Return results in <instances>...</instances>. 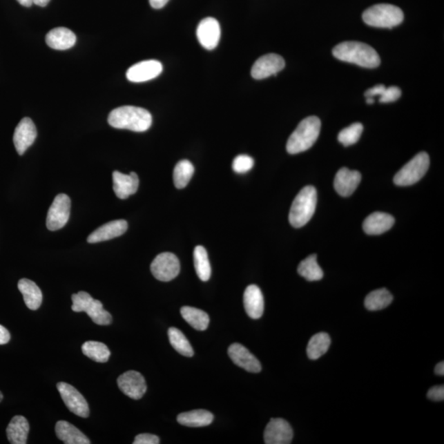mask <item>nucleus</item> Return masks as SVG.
<instances>
[{"instance_id": "bb28decb", "label": "nucleus", "mask_w": 444, "mask_h": 444, "mask_svg": "<svg viewBox=\"0 0 444 444\" xmlns=\"http://www.w3.org/2000/svg\"><path fill=\"white\" fill-rule=\"evenodd\" d=\"M214 416L212 413L206 409H195V411L180 414L177 421L180 425L187 427H205L213 423Z\"/></svg>"}, {"instance_id": "393cba45", "label": "nucleus", "mask_w": 444, "mask_h": 444, "mask_svg": "<svg viewBox=\"0 0 444 444\" xmlns=\"http://www.w3.org/2000/svg\"><path fill=\"white\" fill-rule=\"evenodd\" d=\"M30 425L23 416H16L8 424L6 429L8 441L12 444H26L28 441Z\"/></svg>"}, {"instance_id": "f03ea898", "label": "nucleus", "mask_w": 444, "mask_h": 444, "mask_svg": "<svg viewBox=\"0 0 444 444\" xmlns=\"http://www.w3.org/2000/svg\"><path fill=\"white\" fill-rule=\"evenodd\" d=\"M333 54L335 58L357 64V66L374 68L380 64V58L377 51L365 43L345 41L334 47Z\"/></svg>"}, {"instance_id": "a18cd8bd", "label": "nucleus", "mask_w": 444, "mask_h": 444, "mask_svg": "<svg viewBox=\"0 0 444 444\" xmlns=\"http://www.w3.org/2000/svg\"><path fill=\"white\" fill-rule=\"evenodd\" d=\"M50 0H33V3L37 6L46 7L50 3Z\"/></svg>"}, {"instance_id": "0eeeda50", "label": "nucleus", "mask_w": 444, "mask_h": 444, "mask_svg": "<svg viewBox=\"0 0 444 444\" xmlns=\"http://www.w3.org/2000/svg\"><path fill=\"white\" fill-rule=\"evenodd\" d=\"M429 167V157L426 153H420L407 162L394 176V184L398 186H409L424 177Z\"/></svg>"}, {"instance_id": "c756f323", "label": "nucleus", "mask_w": 444, "mask_h": 444, "mask_svg": "<svg viewBox=\"0 0 444 444\" xmlns=\"http://www.w3.org/2000/svg\"><path fill=\"white\" fill-rule=\"evenodd\" d=\"M331 345L329 335L320 333L313 336L307 347V355L310 360H316L326 354Z\"/></svg>"}, {"instance_id": "e433bc0d", "label": "nucleus", "mask_w": 444, "mask_h": 444, "mask_svg": "<svg viewBox=\"0 0 444 444\" xmlns=\"http://www.w3.org/2000/svg\"><path fill=\"white\" fill-rule=\"evenodd\" d=\"M253 166V159L248 156V155H239L232 163L233 171L238 174L247 173V172L252 169Z\"/></svg>"}, {"instance_id": "aec40b11", "label": "nucleus", "mask_w": 444, "mask_h": 444, "mask_svg": "<svg viewBox=\"0 0 444 444\" xmlns=\"http://www.w3.org/2000/svg\"><path fill=\"white\" fill-rule=\"evenodd\" d=\"M245 311L253 320H258L264 311V299L260 288L256 284H250L244 293Z\"/></svg>"}, {"instance_id": "f704fd0d", "label": "nucleus", "mask_w": 444, "mask_h": 444, "mask_svg": "<svg viewBox=\"0 0 444 444\" xmlns=\"http://www.w3.org/2000/svg\"><path fill=\"white\" fill-rule=\"evenodd\" d=\"M195 174V166L188 160H182L175 166L173 174L175 186L179 189L187 186Z\"/></svg>"}, {"instance_id": "de8ad7c7", "label": "nucleus", "mask_w": 444, "mask_h": 444, "mask_svg": "<svg viewBox=\"0 0 444 444\" xmlns=\"http://www.w3.org/2000/svg\"><path fill=\"white\" fill-rule=\"evenodd\" d=\"M3 398V396L1 392H0V403L2 402V400Z\"/></svg>"}, {"instance_id": "2f4dec72", "label": "nucleus", "mask_w": 444, "mask_h": 444, "mask_svg": "<svg viewBox=\"0 0 444 444\" xmlns=\"http://www.w3.org/2000/svg\"><path fill=\"white\" fill-rule=\"evenodd\" d=\"M81 351L90 360L98 363H106L110 359V351L106 345L102 342L88 340L81 346Z\"/></svg>"}, {"instance_id": "7c9ffc66", "label": "nucleus", "mask_w": 444, "mask_h": 444, "mask_svg": "<svg viewBox=\"0 0 444 444\" xmlns=\"http://www.w3.org/2000/svg\"><path fill=\"white\" fill-rule=\"evenodd\" d=\"M298 273L309 282L320 281L323 278V271L317 262L316 254H312L300 262Z\"/></svg>"}, {"instance_id": "7ed1b4c3", "label": "nucleus", "mask_w": 444, "mask_h": 444, "mask_svg": "<svg viewBox=\"0 0 444 444\" xmlns=\"http://www.w3.org/2000/svg\"><path fill=\"white\" fill-rule=\"evenodd\" d=\"M320 129L321 122L316 116H309L303 119L289 137L287 153L294 155L309 150L316 144L320 136Z\"/></svg>"}, {"instance_id": "c9c22d12", "label": "nucleus", "mask_w": 444, "mask_h": 444, "mask_svg": "<svg viewBox=\"0 0 444 444\" xmlns=\"http://www.w3.org/2000/svg\"><path fill=\"white\" fill-rule=\"evenodd\" d=\"M363 129V125L360 123L352 124L339 133L338 141L346 146L355 144L360 139Z\"/></svg>"}, {"instance_id": "2eb2a0df", "label": "nucleus", "mask_w": 444, "mask_h": 444, "mask_svg": "<svg viewBox=\"0 0 444 444\" xmlns=\"http://www.w3.org/2000/svg\"><path fill=\"white\" fill-rule=\"evenodd\" d=\"M37 137V128L32 119L26 117L21 119L16 127L14 135V144L17 152L19 155H23L34 144Z\"/></svg>"}, {"instance_id": "1a4fd4ad", "label": "nucleus", "mask_w": 444, "mask_h": 444, "mask_svg": "<svg viewBox=\"0 0 444 444\" xmlns=\"http://www.w3.org/2000/svg\"><path fill=\"white\" fill-rule=\"evenodd\" d=\"M70 197L64 193L56 196L47 214V228L51 231L62 229L70 219Z\"/></svg>"}, {"instance_id": "20e7f679", "label": "nucleus", "mask_w": 444, "mask_h": 444, "mask_svg": "<svg viewBox=\"0 0 444 444\" xmlns=\"http://www.w3.org/2000/svg\"><path fill=\"white\" fill-rule=\"evenodd\" d=\"M317 206V191L313 186L301 189L291 205L289 222L295 228L306 225L316 213Z\"/></svg>"}, {"instance_id": "79ce46f5", "label": "nucleus", "mask_w": 444, "mask_h": 444, "mask_svg": "<svg viewBox=\"0 0 444 444\" xmlns=\"http://www.w3.org/2000/svg\"><path fill=\"white\" fill-rule=\"evenodd\" d=\"M10 339L11 336L10 331L3 326L0 325V345L7 344L10 342Z\"/></svg>"}, {"instance_id": "cd10ccee", "label": "nucleus", "mask_w": 444, "mask_h": 444, "mask_svg": "<svg viewBox=\"0 0 444 444\" xmlns=\"http://www.w3.org/2000/svg\"><path fill=\"white\" fill-rule=\"evenodd\" d=\"M181 316L189 325L198 331H204L208 329L210 318L209 314L201 309L189 306H184L180 309Z\"/></svg>"}, {"instance_id": "a19ab883", "label": "nucleus", "mask_w": 444, "mask_h": 444, "mask_svg": "<svg viewBox=\"0 0 444 444\" xmlns=\"http://www.w3.org/2000/svg\"><path fill=\"white\" fill-rule=\"evenodd\" d=\"M385 86L383 84H379L374 86V88H369L366 90L365 93V98H373L374 99L376 97H380L383 90H385Z\"/></svg>"}, {"instance_id": "dca6fc26", "label": "nucleus", "mask_w": 444, "mask_h": 444, "mask_svg": "<svg viewBox=\"0 0 444 444\" xmlns=\"http://www.w3.org/2000/svg\"><path fill=\"white\" fill-rule=\"evenodd\" d=\"M197 37L202 46L206 50H213L221 38V27L217 19L206 18L200 21L197 28Z\"/></svg>"}, {"instance_id": "b1692460", "label": "nucleus", "mask_w": 444, "mask_h": 444, "mask_svg": "<svg viewBox=\"0 0 444 444\" xmlns=\"http://www.w3.org/2000/svg\"><path fill=\"white\" fill-rule=\"evenodd\" d=\"M55 433L60 441L66 444H90L86 435L75 425L66 421H59L55 425Z\"/></svg>"}, {"instance_id": "ddd939ff", "label": "nucleus", "mask_w": 444, "mask_h": 444, "mask_svg": "<svg viewBox=\"0 0 444 444\" xmlns=\"http://www.w3.org/2000/svg\"><path fill=\"white\" fill-rule=\"evenodd\" d=\"M163 70L162 64L157 60H145L129 68L126 77L132 83H144L156 79Z\"/></svg>"}, {"instance_id": "4468645a", "label": "nucleus", "mask_w": 444, "mask_h": 444, "mask_svg": "<svg viewBox=\"0 0 444 444\" xmlns=\"http://www.w3.org/2000/svg\"><path fill=\"white\" fill-rule=\"evenodd\" d=\"M293 438V430L287 421L271 419L266 426L264 443L267 444H289Z\"/></svg>"}, {"instance_id": "c03bdc74", "label": "nucleus", "mask_w": 444, "mask_h": 444, "mask_svg": "<svg viewBox=\"0 0 444 444\" xmlns=\"http://www.w3.org/2000/svg\"><path fill=\"white\" fill-rule=\"evenodd\" d=\"M435 374L438 375H441V376H443L444 375V363L443 362H441V363H438L436 365V367H435L434 369Z\"/></svg>"}, {"instance_id": "9d476101", "label": "nucleus", "mask_w": 444, "mask_h": 444, "mask_svg": "<svg viewBox=\"0 0 444 444\" xmlns=\"http://www.w3.org/2000/svg\"><path fill=\"white\" fill-rule=\"evenodd\" d=\"M57 389L63 402L72 413L83 418L89 416L90 409L88 402L75 387L68 383L60 382L57 385Z\"/></svg>"}, {"instance_id": "58836bf2", "label": "nucleus", "mask_w": 444, "mask_h": 444, "mask_svg": "<svg viewBox=\"0 0 444 444\" xmlns=\"http://www.w3.org/2000/svg\"><path fill=\"white\" fill-rule=\"evenodd\" d=\"M160 438L157 435L151 434H141L137 435L133 444H158Z\"/></svg>"}, {"instance_id": "a211bd4d", "label": "nucleus", "mask_w": 444, "mask_h": 444, "mask_svg": "<svg viewBox=\"0 0 444 444\" xmlns=\"http://www.w3.org/2000/svg\"><path fill=\"white\" fill-rule=\"evenodd\" d=\"M361 181L359 171H351L347 168H342L335 176L334 188L338 195L349 197L356 191Z\"/></svg>"}, {"instance_id": "f3484780", "label": "nucleus", "mask_w": 444, "mask_h": 444, "mask_svg": "<svg viewBox=\"0 0 444 444\" xmlns=\"http://www.w3.org/2000/svg\"><path fill=\"white\" fill-rule=\"evenodd\" d=\"M228 355L236 365L248 372L260 373L262 370L260 360L241 344H232L228 349Z\"/></svg>"}, {"instance_id": "c85d7f7f", "label": "nucleus", "mask_w": 444, "mask_h": 444, "mask_svg": "<svg viewBox=\"0 0 444 444\" xmlns=\"http://www.w3.org/2000/svg\"><path fill=\"white\" fill-rule=\"evenodd\" d=\"M392 300H394V296L387 289H378V290L370 292L366 296L365 305V308L370 311H377V310L387 308L391 305Z\"/></svg>"}, {"instance_id": "f8f14e48", "label": "nucleus", "mask_w": 444, "mask_h": 444, "mask_svg": "<svg viewBox=\"0 0 444 444\" xmlns=\"http://www.w3.org/2000/svg\"><path fill=\"white\" fill-rule=\"evenodd\" d=\"M284 68V60L278 55L269 54L262 56L254 63L251 75L253 79L261 80L276 75Z\"/></svg>"}, {"instance_id": "5701e85b", "label": "nucleus", "mask_w": 444, "mask_h": 444, "mask_svg": "<svg viewBox=\"0 0 444 444\" xmlns=\"http://www.w3.org/2000/svg\"><path fill=\"white\" fill-rule=\"evenodd\" d=\"M395 219L392 215L376 212L370 214L365 220L363 229L366 234L371 235H381L389 231L394 225Z\"/></svg>"}, {"instance_id": "9b49d317", "label": "nucleus", "mask_w": 444, "mask_h": 444, "mask_svg": "<svg viewBox=\"0 0 444 444\" xmlns=\"http://www.w3.org/2000/svg\"><path fill=\"white\" fill-rule=\"evenodd\" d=\"M120 391L133 400H139L146 392L145 378L139 372L131 370L118 378Z\"/></svg>"}, {"instance_id": "72a5a7b5", "label": "nucleus", "mask_w": 444, "mask_h": 444, "mask_svg": "<svg viewBox=\"0 0 444 444\" xmlns=\"http://www.w3.org/2000/svg\"><path fill=\"white\" fill-rule=\"evenodd\" d=\"M168 338H169L171 346L180 355L192 357L195 354L189 340L185 337L182 331L176 329V327H171L168 330Z\"/></svg>"}, {"instance_id": "f257e3e1", "label": "nucleus", "mask_w": 444, "mask_h": 444, "mask_svg": "<svg viewBox=\"0 0 444 444\" xmlns=\"http://www.w3.org/2000/svg\"><path fill=\"white\" fill-rule=\"evenodd\" d=\"M108 123L115 128L145 132L152 126L153 117L144 108L125 106L112 110Z\"/></svg>"}, {"instance_id": "6e6552de", "label": "nucleus", "mask_w": 444, "mask_h": 444, "mask_svg": "<svg viewBox=\"0 0 444 444\" xmlns=\"http://www.w3.org/2000/svg\"><path fill=\"white\" fill-rule=\"evenodd\" d=\"M151 271L154 278L161 282H170L180 273V264L177 257L172 253L159 254L151 264Z\"/></svg>"}, {"instance_id": "412c9836", "label": "nucleus", "mask_w": 444, "mask_h": 444, "mask_svg": "<svg viewBox=\"0 0 444 444\" xmlns=\"http://www.w3.org/2000/svg\"><path fill=\"white\" fill-rule=\"evenodd\" d=\"M127 230L128 222L124 220H116V221L107 222L89 235L88 242L95 244L110 240L122 235Z\"/></svg>"}, {"instance_id": "423d86ee", "label": "nucleus", "mask_w": 444, "mask_h": 444, "mask_svg": "<svg viewBox=\"0 0 444 444\" xmlns=\"http://www.w3.org/2000/svg\"><path fill=\"white\" fill-rule=\"evenodd\" d=\"M72 309L76 313L85 312L96 325H110L112 316L109 312L103 309L100 300H94L88 293L80 291L72 296Z\"/></svg>"}, {"instance_id": "4be33fe9", "label": "nucleus", "mask_w": 444, "mask_h": 444, "mask_svg": "<svg viewBox=\"0 0 444 444\" xmlns=\"http://www.w3.org/2000/svg\"><path fill=\"white\" fill-rule=\"evenodd\" d=\"M77 37L71 30L66 28H57L51 30L46 37V42L50 48L58 50L71 49L75 46Z\"/></svg>"}, {"instance_id": "473e14b6", "label": "nucleus", "mask_w": 444, "mask_h": 444, "mask_svg": "<svg viewBox=\"0 0 444 444\" xmlns=\"http://www.w3.org/2000/svg\"><path fill=\"white\" fill-rule=\"evenodd\" d=\"M193 260L197 277L202 282H208L212 274L208 252L204 247L198 245L193 252Z\"/></svg>"}, {"instance_id": "37998d69", "label": "nucleus", "mask_w": 444, "mask_h": 444, "mask_svg": "<svg viewBox=\"0 0 444 444\" xmlns=\"http://www.w3.org/2000/svg\"><path fill=\"white\" fill-rule=\"evenodd\" d=\"M149 2L151 6L153 8L160 10V8H162L168 2H169V0H149Z\"/></svg>"}, {"instance_id": "a878e982", "label": "nucleus", "mask_w": 444, "mask_h": 444, "mask_svg": "<svg viewBox=\"0 0 444 444\" xmlns=\"http://www.w3.org/2000/svg\"><path fill=\"white\" fill-rule=\"evenodd\" d=\"M18 287L28 309L37 310L41 307L43 300L42 292L35 282L29 279H21Z\"/></svg>"}, {"instance_id": "39448f33", "label": "nucleus", "mask_w": 444, "mask_h": 444, "mask_svg": "<svg viewBox=\"0 0 444 444\" xmlns=\"http://www.w3.org/2000/svg\"><path fill=\"white\" fill-rule=\"evenodd\" d=\"M404 15L400 8L389 3H379L364 12L365 23L371 27L392 28L403 23Z\"/></svg>"}, {"instance_id": "6ab92c4d", "label": "nucleus", "mask_w": 444, "mask_h": 444, "mask_svg": "<svg viewBox=\"0 0 444 444\" xmlns=\"http://www.w3.org/2000/svg\"><path fill=\"white\" fill-rule=\"evenodd\" d=\"M139 179L135 172L124 175L119 171L113 172V189L115 195L120 200H126L135 195L139 189Z\"/></svg>"}, {"instance_id": "ea45409f", "label": "nucleus", "mask_w": 444, "mask_h": 444, "mask_svg": "<svg viewBox=\"0 0 444 444\" xmlns=\"http://www.w3.org/2000/svg\"><path fill=\"white\" fill-rule=\"evenodd\" d=\"M428 398L435 402H441L444 400V386H435L430 389L427 394Z\"/></svg>"}, {"instance_id": "49530a36", "label": "nucleus", "mask_w": 444, "mask_h": 444, "mask_svg": "<svg viewBox=\"0 0 444 444\" xmlns=\"http://www.w3.org/2000/svg\"><path fill=\"white\" fill-rule=\"evenodd\" d=\"M21 6H23L24 7H31L33 3V0H17Z\"/></svg>"}, {"instance_id": "4c0bfd02", "label": "nucleus", "mask_w": 444, "mask_h": 444, "mask_svg": "<svg viewBox=\"0 0 444 444\" xmlns=\"http://www.w3.org/2000/svg\"><path fill=\"white\" fill-rule=\"evenodd\" d=\"M402 96V90L398 87L386 88L381 96L379 97V102L381 103L394 102Z\"/></svg>"}]
</instances>
